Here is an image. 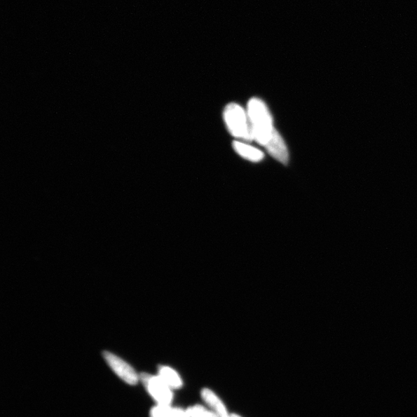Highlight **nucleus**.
<instances>
[{
	"instance_id": "nucleus-1",
	"label": "nucleus",
	"mask_w": 417,
	"mask_h": 417,
	"mask_svg": "<svg viewBox=\"0 0 417 417\" xmlns=\"http://www.w3.org/2000/svg\"><path fill=\"white\" fill-rule=\"evenodd\" d=\"M247 115L253 133V138L264 147L277 137L280 134L273 124L271 113L263 101L253 97L248 102Z\"/></svg>"
},
{
	"instance_id": "nucleus-8",
	"label": "nucleus",
	"mask_w": 417,
	"mask_h": 417,
	"mask_svg": "<svg viewBox=\"0 0 417 417\" xmlns=\"http://www.w3.org/2000/svg\"><path fill=\"white\" fill-rule=\"evenodd\" d=\"M150 417H188L186 409L171 405H156L150 411Z\"/></svg>"
},
{
	"instance_id": "nucleus-6",
	"label": "nucleus",
	"mask_w": 417,
	"mask_h": 417,
	"mask_svg": "<svg viewBox=\"0 0 417 417\" xmlns=\"http://www.w3.org/2000/svg\"><path fill=\"white\" fill-rule=\"evenodd\" d=\"M233 146L237 153L250 162L259 163L261 161L264 157V155L261 150L248 146L245 143L234 141L233 142Z\"/></svg>"
},
{
	"instance_id": "nucleus-4",
	"label": "nucleus",
	"mask_w": 417,
	"mask_h": 417,
	"mask_svg": "<svg viewBox=\"0 0 417 417\" xmlns=\"http://www.w3.org/2000/svg\"><path fill=\"white\" fill-rule=\"evenodd\" d=\"M103 357L114 373L127 384L135 385L140 381V375L136 373L133 367L116 355L105 351Z\"/></svg>"
},
{
	"instance_id": "nucleus-2",
	"label": "nucleus",
	"mask_w": 417,
	"mask_h": 417,
	"mask_svg": "<svg viewBox=\"0 0 417 417\" xmlns=\"http://www.w3.org/2000/svg\"><path fill=\"white\" fill-rule=\"evenodd\" d=\"M224 116L227 128L233 137L246 142L254 140L252 125L247 112L236 103L226 106Z\"/></svg>"
},
{
	"instance_id": "nucleus-11",
	"label": "nucleus",
	"mask_w": 417,
	"mask_h": 417,
	"mask_svg": "<svg viewBox=\"0 0 417 417\" xmlns=\"http://www.w3.org/2000/svg\"><path fill=\"white\" fill-rule=\"evenodd\" d=\"M212 417H219V416H217V414H215L214 413H213V415H212Z\"/></svg>"
},
{
	"instance_id": "nucleus-10",
	"label": "nucleus",
	"mask_w": 417,
	"mask_h": 417,
	"mask_svg": "<svg viewBox=\"0 0 417 417\" xmlns=\"http://www.w3.org/2000/svg\"><path fill=\"white\" fill-rule=\"evenodd\" d=\"M231 417H241L238 414H231Z\"/></svg>"
},
{
	"instance_id": "nucleus-7",
	"label": "nucleus",
	"mask_w": 417,
	"mask_h": 417,
	"mask_svg": "<svg viewBox=\"0 0 417 417\" xmlns=\"http://www.w3.org/2000/svg\"><path fill=\"white\" fill-rule=\"evenodd\" d=\"M158 376L173 390H179L183 386V380L176 370L166 367H159L158 371Z\"/></svg>"
},
{
	"instance_id": "nucleus-5",
	"label": "nucleus",
	"mask_w": 417,
	"mask_h": 417,
	"mask_svg": "<svg viewBox=\"0 0 417 417\" xmlns=\"http://www.w3.org/2000/svg\"><path fill=\"white\" fill-rule=\"evenodd\" d=\"M201 397L204 403L210 409V411L219 417H231L222 400L213 391L203 389L201 392Z\"/></svg>"
},
{
	"instance_id": "nucleus-3",
	"label": "nucleus",
	"mask_w": 417,
	"mask_h": 417,
	"mask_svg": "<svg viewBox=\"0 0 417 417\" xmlns=\"http://www.w3.org/2000/svg\"><path fill=\"white\" fill-rule=\"evenodd\" d=\"M140 381L157 405H171L173 399L172 390L160 377L158 375L142 374Z\"/></svg>"
},
{
	"instance_id": "nucleus-9",
	"label": "nucleus",
	"mask_w": 417,
	"mask_h": 417,
	"mask_svg": "<svg viewBox=\"0 0 417 417\" xmlns=\"http://www.w3.org/2000/svg\"><path fill=\"white\" fill-rule=\"evenodd\" d=\"M188 417H212L213 412L201 405H195L186 409Z\"/></svg>"
}]
</instances>
